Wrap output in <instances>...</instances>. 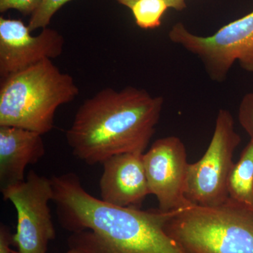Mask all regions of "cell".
Masks as SVG:
<instances>
[{
	"label": "cell",
	"mask_w": 253,
	"mask_h": 253,
	"mask_svg": "<svg viewBox=\"0 0 253 253\" xmlns=\"http://www.w3.org/2000/svg\"><path fill=\"white\" fill-rule=\"evenodd\" d=\"M70 248L85 253H186L165 231L167 212L107 204L89 194L74 173L51 179Z\"/></svg>",
	"instance_id": "6da1fadb"
},
{
	"label": "cell",
	"mask_w": 253,
	"mask_h": 253,
	"mask_svg": "<svg viewBox=\"0 0 253 253\" xmlns=\"http://www.w3.org/2000/svg\"><path fill=\"white\" fill-rule=\"evenodd\" d=\"M163 103L162 96L134 86L105 88L80 106L66 140L73 155L91 166L118 154H144Z\"/></svg>",
	"instance_id": "7a4b0ae2"
},
{
	"label": "cell",
	"mask_w": 253,
	"mask_h": 253,
	"mask_svg": "<svg viewBox=\"0 0 253 253\" xmlns=\"http://www.w3.org/2000/svg\"><path fill=\"white\" fill-rule=\"evenodd\" d=\"M72 76L46 59L1 79L0 126L46 134L54 126L56 110L77 97Z\"/></svg>",
	"instance_id": "3957f363"
},
{
	"label": "cell",
	"mask_w": 253,
	"mask_h": 253,
	"mask_svg": "<svg viewBox=\"0 0 253 253\" xmlns=\"http://www.w3.org/2000/svg\"><path fill=\"white\" fill-rule=\"evenodd\" d=\"M164 229L186 253H253V209L229 198L167 212Z\"/></svg>",
	"instance_id": "277c9868"
},
{
	"label": "cell",
	"mask_w": 253,
	"mask_h": 253,
	"mask_svg": "<svg viewBox=\"0 0 253 253\" xmlns=\"http://www.w3.org/2000/svg\"><path fill=\"white\" fill-rule=\"evenodd\" d=\"M168 36L173 43L202 61L212 81H225L236 62L245 71L253 73V10L212 36H198L189 31L184 23L178 22Z\"/></svg>",
	"instance_id": "5b68a950"
},
{
	"label": "cell",
	"mask_w": 253,
	"mask_h": 253,
	"mask_svg": "<svg viewBox=\"0 0 253 253\" xmlns=\"http://www.w3.org/2000/svg\"><path fill=\"white\" fill-rule=\"evenodd\" d=\"M241 141L230 111L219 110L207 151L188 167L185 196L191 204L213 207L227 201L228 179L234 165L233 156Z\"/></svg>",
	"instance_id": "8992f818"
},
{
	"label": "cell",
	"mask_w": 253,
	"mask_h": 253,
	"mask_svg": "<svg viewBox=\"0 0 253 253\" xmlns=\"http://www.w3.org/2000/svg\"><path fill=\"white\" fill-rule=\"evenodd\" d=\"M1 192L17 211L13 245L18 251L12 253H46L49 243L56 236L49 206L53 199L51 179L31 170L26 180Z\"/></svg>",
	"instance_id": "52a82bcc"
},
{
	"label": "cell",
	"mask_w": 253,
	"mask_h": 253,
	"mask_svg": "<svg viewBox=\"0 0 253 253\" xmlns=\"http://www.w3.org/2000/svg\"><path fill=\"white\" fill-rule=\"evenodd\" d=\"M186 158L185 146L175 136L158 139L143 155L150 194L156 196L162 212H172L191 204L185 196L189 164Z\"/></svg>",
	"instance_id": "ba28073f"
},
{
	"label": "cell",
	"mask_w": 253,
	"mask_h": 253,
	"mask_svg": "<svg viewBox=\"0 0 253 253\" xmlns=\"http://www.w3.org/2000/svg\"><path fill=\"white\" fill-rule=\"evenodd\" d=\"M31 33L21 20L0 18L1 79L62 54L65 39L59 32L46 27L38 36H32Z\"/></svg>",
	"instance_id": "9c48e42d"
},
{
	"label": "cell",
	"mask_w": 253,
	"mask_h": 253,
	"mask_svg": "<svg viewBox=\"0 0 253 253\" xmlns=\"http://www.w3.org/2000/svg\"><path fill=\"white\" fill-rule=\"evenodd\" d=\"M142 153H126L108 158L102 163L100 179L101 199L123 208L139 206L150 194Z\"/></svg>",
	"instance_id": "30bf717a"
},
{
	"label": "cell",
	"mask_w": 253,
	"mask_h": 253,
	"mask_svg": "<svg viewBox=\"0 0 253 253\" xmlns=\"http://www.w3.org/2000/svg\"><path fill=\"white\" fill-rule=\"evenodd\" d=\"M42 134L16 126H0V189L26 180L25 170L45 154Z\"/></svg>",
	"instance_id": "8fae6325"
},
{
	"label": "cell",
	"mask_w": 253,
	"mask_h": 253,
	"mask_svg": "<svg viewBox=\"0 0 253 253\" xmlns=\"http://www.w3.org/2000/svg\"><path fill=\"white\" fill-rule=\"evenodd\" d=\"M227 191L229 199L253 209V141L251 139L231 169Z\"/></svg>",
	"instance_id": "7c38bea8"
},
{
	"label": "cell",
	"mask_w": 253,
	"mask_h": 253,
	"mask_svg": "<svg viewBox=\"0 0 253 253\" xmlns=\"http://www.w3.org/2000/svg\"><path fill=\"white\" fill-rule=\"evenodd\" d=\"M129 9L136 25L147 30L159 27L163 15L170 6L166 0H137Z\"/></svg>",
	"instance_id": "4fadbf2b"
},
{
	"label": "cell",
	"mask_w": 253,
	"mask_h": 253,
	"mask_svg": "<svg viewBox=\"0 0 253 253\" xmlns=\"http://www.w3.org/2000/svg\"><path fill=\"white\" fill-rule=\"evenodd\" d=\"M71 0H41L36 11L31 15L28 27L30 31L45 28L58 10Z\"/></svg>",
	"instance_id": "5bb4252c"
},
{
	"label": "cell",
	"mask_w": 253,
	"mask_h": 253,
	"mask_svg": "<svg viewBox=\"0 0 253 253\" xmlns=\"http://www.w3.org/2000/svg\"><path fill=\"white\" fill-rule=\"evenodd\" d=\"M238 119L253 141V91L245 95L240 103Z\"/></svg>",
	"instance_id": "9a60e30c"
},
{
	"label": "cell",
	"mask_w": 253,
	"mask_h": 253,
	"mask_svg": "<svg viewBox=\"0 0 253 253\" xmlns=\"http://www.w3.org/2000/svg\"><path fill=\"white\" fill-rule=\"evenodd\" d=\"M41 0H0V11L5 12L10 9L17 10L24 15L33 14Z\"/></svg>",
	"instance_id": "2e32d148"
},
{
	"label": "cell",
	"mask_w": 253,
	"mask_h": 253,
	"mask_svg": "<svg viewBox=\"0 0 253 253\" xmlns=\"http://www.w3.org/2000/svg\"><path fill=\"white\" fill-rule=\"evenodd\" d=\"M13 245V235L4 224L0 226V253H13L10 246Z\"/></svg>",
	"instance_id": "e0dca14e"
},
{
	"label": "cell",
	"mask_w": 253,
	"mask_h": 253,
	"mask_svg": "<svg viewBox=\"0 0 253 253\" xmlns=\"http://www.w3.org/2000/svg\"><path fill=\"white\" fill-rule=\"evenodd\" d=\"M120 4L124 5L126 7L130 8L137 0H116ZM170 6V9L176 11H183L186 7V0H166Z\"/></svg>",
	"instance_id": "ac0fdd59"
},
{
	"label": "cell",
	"mask_w": 253,
	"mask_h": 253,
	"mask_svg": "<svg viewBox=\"0 0 253 253\" xmlns=\"http://www.w3.org/2000/svg\"><path fill=\"white\" fill-rule=\"evenodd\" d=\"M66 253H85L84 251H82L81 249H78V248L71 247L70 248L69 251Z\"/></svg>",
	"instance_id": "d6986e66"
}]
</instances>
